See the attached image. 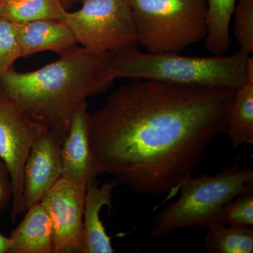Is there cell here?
Instances as JSON below:
<instances>
[{
    "label": "cell",
    "instance_id": "cell-1",
    "mask_svg": "<svg viewBox=\"0 0 253 253\" xmlns=\"http://www.w3.org/2000/svg\"><path fill=\"white\" fill-rule=\"evenodd\" d=\"M236 92L153 80L121 86L89 115V145L99 174L137 194L174 196L225 133Z\"/></svg>",
    "mask_w": 253,
    "mask_h": 253
},
{
    "label": "cell",
    "instance_id": "cell-2",
    "mask_svg": "<svg viewBox=\"0 0 253 253\" xmlns=\"http://www.w3.org/2000/svg\"><path fill=\"white\" fill-rule=\"evenodd\" d=\"M112 54L76 46L36 71L11 68L0 80V88L25 117L63 143L78 106L108 90L116 81Z\"/></svg>",
    "mask_w": 253,
    "mask_h": 253
},
{
    "label": "cell",
    "instance_id": "cell-3",
    "mask_svg": "<svg viewBox=\"0 0 253 253\" xmlns=\"http://www.w3.org/2000/svg\"><path fill=\"white\" fill-rule=\"evenodd\" d=\"M250 54L240 49L232 56L193 57L145 53L137 45L113 51L116 79H143L217 89H237L246 82Z\"/></svg>",
    "mask_w": 253,
    "mask_h": 253
},
{
    "label": "cell",
    "instance_id": "cell-4",
    "mask_svg": "<svg viewBox=\"0 0 253 253\" xmlns=\"http://www.w3.org/2000/svg\"><path fill=\"white\" fill-rule=\"evenodd\" d=\"M253 190V169L238 164L215 175L204 173L181 182L180 197L154 217L151 239L187 227L213 229L221 224V211L238 196Z\"/></svg>",
    "mask_w": 253,
    "mask_h": 253
},
{
    "label": "cell",
    "instance_id": "cell-5",
    "mask_svg": "<svg viewBox=\"0 0 253 253\" xmlns=\"http://www.w3.org/2000/svg\"><path fill=\"white\" fill-rule=\"evenodd\" d=\"M138 44L150 54H179L208 35L207 0H129Z\"/></svg>",
    "mask_w": 253,
    "mask_h": 253
},
{
    "label": "cell",
    "instance_id": "cell-6",
    "mask_svg": "<svg viewBox=\"0 0 253 253\" xmlns=\"http://www.w3.org/2000/svg\"><path fill=\"white\" fill-rule=\"evenodd\" d=\"M81 9L68 11L64 22L83 47L117 51L138 44L129 0H80Z\"/></svg>",
    "mask_w": 253,
    "mask_h": 253
},
{
    "label": "cell",
    "instance_id": "cell-7",
    "mask_svg": "<svg viewBox=\"0 0 253 253\" xmlns=\"http://www.w3.org/2000/svg\"><path fill=\"white\" fill-rule=\"evenodd\" d=\"M44 127L30 121L0 88V160L9 170L12 184L11 220L23 213L25 165L35 141Z\"/></svg>",
    "mask_w": 253,
    "mask_h": 253
},
{
    "label": "cell",
    "instance_id": "cell-8",
    "mask_svg": "<svg viewBox=\"0 0 253 253\" xmlns=\"http://www.w3.org/2000/svg\"><path fill=\"white\" fill-rule=\"evenodd\" d=\"M86 188L61 177L42 198L52 224L54 253H83Z\"/></svg>",
    "mask_w": 253,
    "mask_h": 253
},
{
    "label": "cell",
    "instance_id": "cell-9",
    "mask_svg": "<svg viewBox=\"0 0 253 253\" xmlns=\"http://www.w3.org/2000/svg\"><path fill=\"white\" fill-rule=\"evenodd\" d=\"M61 144L57 136L45 130L32 146L23 174V213L41 202L46 191L62 177Z\"/></svg>",
    "mask_w": 253,
    "mask_h": 253
},
{
    "label": "cell",
    "instance_id": "cell-10",
    "mask_svg": "<svg viewBox=\"0 0 253 253\" xmlns=\"http://www.w3.org/2000/svg\"><path fill=\"white\" fill-rule=\"evenodd\" d=\"M89 113L83 101L73 116L69 130L62 144V177L86 185L99 175L91 156L89 139Z\"/></svg>",
    "mask_w": 253,
    "mask_h": 253
},
{
    "label": "cell",
    "instance_id": "cell-11",
    "mask_svg": "<svg viewBox=\"0 0 253 253\" xmlns=\"http://www.w3.org/2000/svg\"><path fill=\"white\" fill-rule=\"evenodd\" d=\"M120 184L116 179L101 186L96 180L86 184L83 214V253H113L116 251L100 219V211L104 206L113 209V190Z\"/></svg>",
    "mask_w": 253,
    "mask_h": 253
},
{
    "label": "cell",
    "instance_id": "cell-12",
    "mask_svg": "<svg viewBox=\"0 0 253 253\" xmlns=\"http://www.w3.org/2000/svg\"><path fill=\"white\" fill-rule=\"evenodd\" d=\"M16 26L23 57L45 51H54L60 56L78 44L76 37L64 21L43 20Z\"/></svg>",
    "mask_w": 253,
    "mask_h": 253
},
{
    "label": "cell",
    "instance_id": "cell-13",
    "mask_svg": "<svg viewBox=\"0 0 253 253\" xmlns=\"http://www.w3.org/2000/svg\"><path fill=\"white\" fill-rule=\"evenodd\" d=\"M11 231L9 253H54L52 224L41 203L33 205Z\"/></svg>",
    "mask_w": 253,
    "mask_h": 253
},
{
    "label": "cell",
    "instance_id": "cell-14",
    "mask_svg": "<svg viewBox=\"0 0 253 253\" xmlns=\"http://www.w3.org/2000/svg\"><path fill=\"white\" fill-rule=\"evenodd\" d=\"M225 133L234 149L244 144H253V75H247L246 83L236 89Z\"/></svg>",
    "mask_w": 253,
    "mask_h": 253
},
{
    "label": "cell",
    "instance_id": "cell-15",
    "mask_svg": "<svg viewBox=\"0 0 253 253\" xmlns=\"http://www.w3.org/2000/svg\"><path fill=\"white\" fill-rule=\"evenodd\" d=\"M236 0H207L208 35L205 47L213 56H224L231 46L229 26Z\"/></svg>",
    "mask_w": 253,
    "mask_h": 253
},
{
    "label": "cell",
    "instance_id": "cell-16",
    "mask_svg": "<svg viewBox=\"0 0 253 253\" xmlns=\"http://www.w3.org/2000/svg\"><path fill=\"white\" fill-rule=\"evenodd\" d=\"M68 11L60 0H21L0 6V16L15 24L43 20L64 21Z\"/></svg>",
    "mask_w": 253,
    "mask_h": 253
},
{
    "label": "cell",
    "instance_id": "cell-17",
    "mask_svg": "<svg viewBox=\"0 0 253 253\" xmlns=\"http://www.w3.org/2000/svg\"><path fill=\"white\" fill-rule=\"evenodd\" d=\"M210 253H253V226L224 225L210 229L205 236Z\"/></svg>",
    "mask_w": 253,
    "mask_h": 253
},
{
    "label": "cell",
    "instance_id": "cell-18",
    "mask_svg": "<svg viewBox=\"0 0 253 253\" xmlns=\"http://www.w3.org/2000/svg\"><path fill=\"white\" fill-rule=\"evenodd\" d=\"M21 57L22 49L16 24L0 16V80Z\"/></svg>",
    "mask_w": 253,
    "mask_h": 253
},
{
    "label": "cell",
    "instance_id": "cell-19",
    "mask_svg": "<svg viewBox=\"0 0 253 253\" xmlns=\"http://www.w3.org/2000/svg\"><path fill=\"white\" fill-rule=\"evenodd\" d=\"M221 224L240 226H253V190L243 193L222 208Z\"/></svg>",
    "mask_w": 253,
    "mask_h": 253
},
{
    "label": "cell",
    "instance_id": "cell-20",
    "mask_svg": "<svg viewBox=\"0 0 253 253\" xmlns=\"http://www.w3.org/2000/svg\"><path fill=\"white\" fill-rule=\"evenodd\" d=\"M235 37L241 49L253 52V0H239L234 10Z\"/></svg>",
    "mask_w": 253,
    "mask_h": 253
},
{
    "label": "cell",
    "instance_id": "cell-21",
    "mask_svg": "<svg viewBox=\"0 0 253 253\" xmlns=\"http://www.w3.org/2000/svg\"><path fill=\"white\" fill-rule=\"evenodd\" d=\"M12 196V184L9 170L4 163L0 160V216L9 208Z\"/></svg>",
    "mask_w": 253,
    "mask_h": 253
},
{
    "label": "cell",
    "instance_id": "cell-22",
    "mask_svg": "<svg viewBox=\"0 0 253 253\" xmlns=\"http://www.w3.org/2000/svg\"><path fill=\"white\" fill-rule=\"evenodd\" d=\"M11 246L9 237H6L0 233V253H9Z\"/></svg>",
    "mask_w": 253,
    "mask_h": 253
},
{
    "label": "cell",
    "instance_id": "cell-23",
    "mask_svg": "<svg viewBox=\"0 0 253 253\" xmlns=\"http://www.w3.org/2000/svg\"><path fill=\"white\" fill-rule=\"evenodd\" d=\"M62 3L63 7L67 11L72 8L75 4H77L80 0H60Z\"/></svg>",
    "mask_w": 253,
    "mask_h": 253
},
{
    "label": "cell",
    "instance_id": "cell-24",
    "mask_svg": "<svg viewBox=\"0 0 253 253\" xmlns=\"http://www.w3.org/2000/svg\"><path fill=\"white\" fill-rule=\"evenodd\" d=\"M21 1V0H4V2H9V1Z\"/></svg>",
    "mask_w": 253,
    "mask_h": 253
},
{
    "label": "cell",
    "instance_id": "cell-25",
    "mask_svg": "<svg viewBox=\"0 0 253 253\" xmlns=\"http://www.w3.org/2000/svg\"><path fill=\"white\" fill-rule=\"evenodd\" d=\"M3 2H4V0H0V6H1Z\"/></svg>",
    "mask_w": 253,
    "mask_h": 253
}]
</instances>
